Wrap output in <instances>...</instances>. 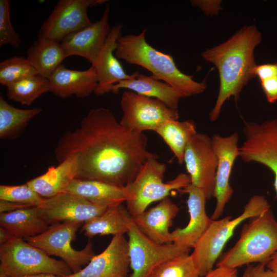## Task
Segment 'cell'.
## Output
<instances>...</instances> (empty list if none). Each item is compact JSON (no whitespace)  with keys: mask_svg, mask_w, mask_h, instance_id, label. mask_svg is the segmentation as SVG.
<instances>
[{"mask_svg":"<svg viewBox=\"0 0 277 277\" xmlns=\"http://www.w3.org/2000/svg\"><path fill=\"white\" fill-rule=\"evenodd\" d=\"M144 133L129 130L108 109H91L80 126L66 132L54 150L58 164L70 156L76 162V179L125 186L146 162L157 156L147 149Z\"/></svg>","mask_w":277,"mask_h":277,"instance_id":"6da1fadb","label":"cell"},{"mask_svg":"<svg viewBox=\"0 0 277 277\" xmlns=\"http://www.w3.org/2000/svg\"><path fill=\"white\" fill-rule=\"evenodd\" d=\"M261 41L262 34L257 28L254 25L246 26L223 43L202 53L203 58L213 63L219 73L220 89L210 114L211 121L219 118L227 100L234 97L237 100L244 86L255 77L254 51Z\"/></svg>","mask_w":277,"mask_h":277,"instance_id":"7a4b0ae2","label":"cell"},{"mask_svg":"<svg viewBox=\"0 0 277 277\" xmlns=\"http://www.w3.org/2000/svg\"><path fill=\"white\" fill-rule=\"evenodd\" d=\"M147 28L137 34L122 35L117 39L115 55L128 64L144 68L155 78L181 92L185 97L201 94L206 89L205 81L198 82L176 66L173 57L161 52L146 41Z\"/></svg>","mask_w":277,"mask_h":277,"instance_id":"3957f363","label":"cell"},{"mask_svg":"<svg viewBox=\"0 0 277 277\" xmlns=\"http://www.w3.org/2000/svg\"><path fill=\"white\" fill-rule=\"evenodd\" d=\"M277 252V221L270 209L250 218L233 247L217 266L236 268L252 263L266 264Z\"/></svg>","mask_w":277,"mask_h":277,"instance_id":"277c9868","label":"cell"},{"mask_svg":"<svg viewBox=\"0 0 277 277\" xmlns=\"http://www.w3.org/2000/svg\"><path fill=\"white\" fill-rule=\"evenodd\" d=\"M157 158L158 155L150 158L134 180L124 186L126 208L132 217L144 212L151 203L168 197L172 191H178L191 184L190 176L183 173L164 182L166 166Z\"/></svg>","mask_w":277,"mask_h":277,"instance_id":"5b68a950","label":"cell"},{"mask_svg":"<svg viewBox=\"0 0 277 277\" xmlns=\"http://www.w3.org/2000/svg\"><path fill=\"white\" fill-rule=\"evenodd\" d=\"M269 209L270 206L266 198L255 195L250 198L242 213L236 217L232 219L231 216H227L220 220H212L191 254L200 276L206 275L213 269L224 246L241 223Z\"/></svg>","mask_w":277,"mask_h":277,"instance_id":"8992f818","label":"cell"},{"mask_svg":"<svg viewBox=\"0 0 277 277\" xmlns=\"http://www.w3.org/2000/svg\"><path fill=\"white\" fill-rule=\"evenodd\" d=\"M0 272L7 277L38 274L66 276L73 273L63 261L50 258L45 251L22 238L14 237L0 246Z\"/></svg>","mask_w":277,"mask_h":277,"instance_id":"52a82bcc","label":"cell"},{"mask_svg":"<svg viewBox=\"0 0 277 277\" xmlns=\"http://www.w3.org/2000/svg\"><path fill=\"white\" fill-rule=\"evenodd\" d=\"M82 224L78 222H63L50 226L44 232L26 238L27 242L48 255L60 257L73 273L80 271L95 256L92 243L89 241L82 250L72 248V242Z\"/></svg>","mask_w":277,"mask_h":277,"instance_id":"ba28073f","label":"cell"},{"mask_svg":"<svg viewBox=\"0 0 277 277\" xmlns=\"http://www.w3.org/2000/svg\"><path fill=\"white\" fill-rule=\"evenodd\" d=\"M128 252L132 273L128 277H148L161 263L189 253L190 248L175 243L161 244L146 236L130 215L128 222Z\"/></svg>","mask_w":277,"mask_h":277,"instance_id":"9c48e42d","label":"cell"},{"mask_svg":"<svg viewBox=\"0 0 277 277\" xmlns=\"http://www.w3.org/2000/svg\"><path fill=\"white\" fill-rule=\"evenodd\" d=\"M120 105L123 112L120 123L137 133L155 131L166 122L177 120L179 117L177 110L169 108L160 100L130 90L123 92Z\"/></svg>","mask_w":277,"mask_h":277,"instance_id":"30bf717a","label":"cell"},{"mask_svg":"<svg viewBox=\"0 0 277 277\" xmlns=\"http://www.w3.org/2000/svg\"><path fill=\"white\" fill-rule=\"evenodd\" d=\"M245 140L239 148V156L246 163L255 162L269 168L274 176L277 194V119L262 123L244 122Z\"/></svg>","mask_w":277,"mask_h":277,"instance_id":"8fae6325","label":"cell"},{"mask_svg":"<svg viewBox=\"0 0 277 277\" xmlns=\"http://www.w3.org/2000/svg\"><path fill=\"white\" fill-rule=\"evenodd\" d=\"M106 0H60L42 26L38 38L61 42L68 35L92 22L88 16L89 8L105 3Z\"/></svg>","mask_w":277,"mask_h":277,"instance_id":"7c38bea8","label":"cell"},{"mask_svg":"<svg viewBox=\"0 0 277 277\" xmlns=\"http://www.w3.org/2000/svg\"><path fill=\"white\" fill-rule=\"evenodd\" d=\"M191 184L202 189L207 200L213 196L218 159L212 138L196 133L188 142L184 157Z\"/></svg>","mask_w":277,"mask_h":277,"instance_id":"4fadbf2b","label":"cell"},{"mask_svg":"<svg viewBox=\"0 0 277 277\" xmlns=\"http://www.w3.org/2000/svg\"><path fill=\"white\" fill-rule=\"evenodd\" d=\"M40 216L49 225L63 222L84 223L101 214L107 207L100 206L82 197L64 192L44 198L37 207Z\"/></svg>","mask_w":277,"mask_h":277,"instance_id":"5bb4252c","label":"cell"},{"mask_svg":"<svg viewBox=\"0 0 277 277\" xmlns=\"http://www.w3.org/2000/svg\"><path fill=\"white\" fill-rule=\"evenodd\" d=\"M239 138L236 133L227 136L214 134L212 137L213 147L218 159L213 194L216 199V205L211 216L213 220H217L223 214L225 206L233 193L229 181L234 161L239 156Z\"/></svg>","mask_w":277,"mask_h":277,"instance_id":"9a60e30c","label":"cell"},{"mask_svg":"<svg viewBox=\"0 0 277 277\" xmlns=\"http://www.w3.org/2000/svg\"><path fill=\"white\" fill-rule=\"evenodd\" d=\"M110 11L108 4L98 20L63 38L61 43L66 58L77 55L85 58L91 65L95 63L111 29L109 23Z\"/></svg>","mask_w":277,"mask_h":277,"instance_id":"2e32d148","label":"cell"},{"mask_svg":"<svg viewBox=\"0 0 277 277\" xmlns=\"http://www.w3.org/2000/svg\"><path fill=\"white\" fill-rule=\"evenodd\" d=\"M130 262L128 243L124 235L113 236L106 249L84 268L68 277H128Z\"/></svg>","mask_w":277,"mask_h":277,"instance_id":"e0dca14e","label":"cell"},{"mask_svg":"<svg viewBox=\"0 0 277 277\" xmlns=\"http://www.w3.org/2000/svg\"><path fill=\"white\" fill-rule=\"evenodd\" d=\"M123 26L118 23L111 27L103 48L95 63L98 86L94 93L98 96L111 92L113 86L118 82L133 78L137 71L128 74L115 55L117 42L122 35Z\"/></svg>","mask_w":277,"mask_h":277,"instance_id":"ac0fdd59","label":"cell"},{"mask_svg":"<svg viewBox=\"0 0 277 277\" xmlns=\"http://www.w3.org/2000/svg\"><path fill=\"white\" fill-rule=\"evenodd\" d=\"M178 192L188 195L187 203L190 220L186 227L171 232L172 241L173 243L190 249L194 247L212 220L207 214L205 204L207 199L202 189L190 184Z\"/></svg>","mask_w":277,"mask_h":277,"instance_id":"d6986e66","label":"cell"},{"mask_svg":"<svg viewBox=\"0 0 277 277\" xmlns=\"http://www.w3.org/2000/svg\"><path fill=\"white\" fill-rule=\"evenodd\" d=\"M179 209L168 196L132 218L140 230L151 240L161 244H170L172 241L169 228Z\"/></svg>","mask_w":277,"mask_h":277,"instance_id":"ffe728a7","label":"cell"},{"mask_svg":"<svg viewBox=\"0 0 277 277\" xmlns=\"http://www.w3.org/2000/svg\"><path fill=\"white\" fill-rule=\"evenodd\" d=\"M50 92L66 98L74 95L85 98L94 93L98 86V78L93 66L85 70H72L60 65L48 78Z\"/></svg>","mask_w":277,"mask_h":277,"instance_id":"44dd1931","label":"cell"},{"mask_svg":"<svg viewBox=\"0 0 277 277\" xmlns=\"http://www.w3.org/2000/svg\"><path fill=\"white\" fill-rule=\"evenodd\" d=\"M122 89L132 91L137 94L156 98L165 103L169 108L177 110L179 102L185 96L179 90L169 84L162 82L151 76L137 72L132 78L124 80L115 84L111 92L118 93Z\"/></svg>","mask_w":277,"mask_h":277,"instance_id":"7402d4cb","label":"cell"},{"mask_svg":"<svg viewBox=\"0 0 277 277\" xmlns=\"http://www.w3.org/2000/svg\"><path fill=\"white\" fill-rule=\"evenodd\" d=\"M76 162L74 156H70L57 166H50L44 174L32 179L27 184L41 196L49 198L66 192L76 179Z\"/></svg>","mask_w":277,"mask_h":277,"instance_id":"603a6c76","label":"cell"},{"mask_svg":"<svg viewBox=\"0 0 277 277\" xmlns=\"http://www.w3.org/2000/svg\"><path fill=\"white\" fill-rule=\"evenodd\" d=\"M66 192L105 207L119 205L126 201L124 186L95 180L75 179L70 184Z\"/></svg>","mask_w":277,"mask_h":277,"instance_id":"cb8c5ba5","label":"cell"},{"mask_svg":"<svg viewBox=\"0 0 277 277\" xmlns=\"http://www.w3.org/2000/svg\"><path fill=\"white\" fill-rule=\"evenodd\" d=\"M66 58L61 42L37 38L28 48L27 59L38 74L48 79Z\"/></svg>","mask_w":277,"mask_h":277,"instance_id":"d4e9b609","label":"cell"},{"mask_svg":"<svg viewBox=\"0 0 277 277\" xmlns=\"http://www.w3.org/2000/svg\"><path fill=\"white\" fill-rule=\"evenodd\" d=\"M0 225L14 237H32L42 233L50 226L39 215L37 207L0 213Z\"/></svg>","mask_w":277,"mask_h":277,"instance_id":"484cf974","label":"cell"},{"mask_svg":"<svg viewBox=\"0 0 277 277\" xmlns=\"http://www.w3.org/2000/svg\"><path fill=\"white\" fill-rule=\"evenodd\" d=\"M130 216L122 204L108 207L101 214L84 223L82 229L90 238L96 235H124L128 232Z\"/></svg>","mask_w":277,"mask_h":277,"instance_id":"4316f807","label":"cell"},{"mask_svg":"<svg viewBox=\"0 0 277 277\" xmlns=\"http://www.w3.org/2000/svg\"><path fill=\"white\" fill-rule=\"evenodd\" d=\"M43 109H19L9 104L0 95V138L3 140L15 139L19 137L29 122L39 114Z\"/></svg>","mask_w":277,"mask_h":277,"instance_id":"83f0119b","label":"cell"},{"mask_svg":"<svg viewBox=\"0 0 277 277\" xmlns=\"http://www.w3.org/2000/svg\"><path fill=\"white\" fill-rule=\"evenodd\" d=\"M155 132L169 146L179 164H182L187 145L192 137L197 133L194 122L192 120H169Z\"/></svg>","mask_w":277,"mask_h":277,"instance_id":"f1b7e54d","label":"cell"},{"mask_svg":"<svg viewBox=\"0 0 277 277\" xmlns=\"http://www.w3.org/2000/svg\"><path fill=\"white\" fill-rule=\"evenodd\" d=\"M8 98L29 106L44 93L50 92L48 79L36 75L23 79L7 87Z\"/></svg>","mask_w":277,"mask_h":277,"instance_id":"f546056e","label":"cell"},{"mask_svg":"<svg viewBox=\"0 0 277 277\" xmlns=\"http://www.w3.org/2000/svg\"><path fill=\"white\" fill-rule=\"evenodd\" d=\"M148 277H200L191 254L168 260L155 267Z\"/></svg>","mask_w":277,"mask_h":277,"instance_id":"4dcf8cb0","label":"cell"},{"mask_svg":"<svg viewBox=\"0 0 277 277\" xmlns=\"http://www.w3.org/2000/svg\"><path fill=\"white\" fill-rule=\"evenodd\" d=\"M36 75L38 73L24 57L14 56L0 63V83L3 86L8 87Z\"/></svg>","mask_w":277,"mask_h":277,"instance_id":"1f68e13d","label":"cell"},{"mask_svg":"<svg viewBox=\"0 0 277 277\" xmlns=\"http://www.w3.org/2000/svg\"><path fill=\"white\" fill-rule=\"evenodd\" d=\"M27 183L20 185L0 186V200L27 205L38 207L44 201Z\"/></svg>","mask_w":277,"mask_h":277,"instance_id":"d6a6232c","label":"cell"},{"mask_svg":"<svg viewBox=\"0 0 277 277\" xmlns=\"http://www.w3.org/2000/svg\"><path fill=\"white\" fill-rule=\"evenodd\" d=\"M21 44V39L12 25L10 1L0 0V46L9 45L18 48Z\"/></svg>","mask_w":277,"mask_h":277,"instance_id":"836d02e7","label":"cell"},{"mask_svg":"<svg viewBox=\"0 0 277 277\" xmlns=\"http://www.w3.org/2000/svg\"><path fill=\"white\" fill-rule=\"evenodd\" d=\"M266 264L248 265L241 277H277V273L266 269Z\"/></svg>","mask_w":277,"mask_h":277,"instance_id":"e575fe53","label":"cell"},{"mask_svg":"<svg viewBox=\"0 0 277 277\" xmlns=\"http://www.w3.org/2000/svg\"><path fill=\"white\" fill-rule=\"evenodd\" d=\"M261 81L262 90L266 98L270 103L277 101V77L265 79Z\"/></svg>","mask_w":277,"mask_h":277,"instance_id":"d590c367","label":"cell"},{"mask_svg":"<svg viewBox=\"0 0 277 277\" xmlns=\"http://www.w3.org/2000/svg\"><path fill=\"white\" fill-rule=\"evenodd\" d=\"M253 74L255 76H258L260 81L277 77V62L256 65L253 70Z\"/></svg>","mask_w":277,"mask_h":277,"instance_id":"8d00e7d4","label":"cell"},{"mask_svg":"<svg viewBox=\"0 0 277 277\" xmlns=\"http://www.w3.org/2000/svg\"><path fill=\"white\" fill-rule=\"evenodd\" d=\"M202 277H238L237 269L224 266H217Z\"/></svg>","mask_w":277,"mask_h":277,"instance_id":"74e56055","label":"cell"},{"mask_svg":"<svg viewBox=\"0 0 277 277\" xmlns=\"http://www.w3.org/2000/svg\"><path fill=\"white\" fill-rule=\"evenodd\" d=\"M31 207L27 205L0 200V213L8 212Z\"/></svg>","mask_w":277,"mask_h":277,"instance_id":"f35d334b","label":"cell"},{"mask_svg":"<svg viewBox=\"0 0 277 277\" xmlns=\"http://www.w3.org/2000/svg\"><path fill=\"white\" fill-rule=\"evenodd\" d=\"M14 236L6 228L0 227V244H4L8 242Z\"/></svg>","mask_w":277,"mask_h":277,"instance_id":"ab89813d","label":"cell"},{"mask_svg":"<svg viewBox=\"0 0 277 277\" xmlns=\"http://www.w3.org/2000/svg\"><path fill=\"white\" fill-rule=\"evenodd\" d=\"M266 266L268 269L277 273V252L271 257Z\"/></svg>","mask_w":277,"mask_h":277,"instance_id":"60d3db41","label":"cell"},{"mask_svg":"<svg viewBox=\"0 0 277 277\" xmlns=\"http://www.w3.org/2000/svg\"><path fill=\"white\" fill-rule=\"evenodd\" d=\"M22 277H68L66 276L57 275L51 274H38L32 275L22 276Z\"/></svg>","mask_w":277,"mask_h":277,"instance_id":"b9f144b4","label":"cell"},{"mask_svg":"<svg viewBox=\"0 0 277 277\" xmlns=\"http://www.w3.org/2000/svg\"><path fill=\"white\" fill-rule=\"evenodd\" d=\"M0 277H7L5 274L0 272Z\"/></svg>","mask_w":277,"mask_h":277,"instance_id":"7bdbcfd3","label":"cell"}]
</instances>
